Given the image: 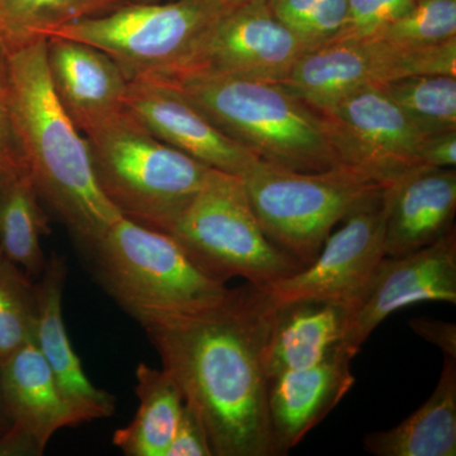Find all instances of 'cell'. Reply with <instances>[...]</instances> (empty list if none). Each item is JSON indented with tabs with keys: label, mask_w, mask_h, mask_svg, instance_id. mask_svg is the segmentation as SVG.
<instances>
[{
	"label": "cell",
	"mask_w": 456,
	"mask_h": 456,
	"mask_svg": "<svg viewBox=\"0 0 456 456\" xmlns=\"http://www.w3.org/2000/svg\"><path fill=\"white\" fill-rule=\"evenodd\" d=\"M2 379L13 426L0 443V456L42 455L57 431L79 426L35 342L3 360Z\"/></svg>",
	"instance_id": "15"
},
{
	"label": "cell",
	"mask_w": 456,
	"mask_h": 456,
	"mask_svg": "<svg viewBox=\"0 0 456 456\" xmlns=\"http://www.w3.org/2000/svg\"><path fill=\"white\" fill-rule=\"evenodd\" d=\"M102 193L126 220L169 233L211 173L127 110L83 134Z\"/></svg>",
	"instance_id": "5"
},
{
	"label": "cell",
	"mask_w": 456,
	"mask_h": 456,
	"mask_svg": "<svg viewBox=\"0 0 456 456\" xmlns=\"http://www.w3.org/2000/svg\"><path fill=\"white\" fill-rule=\"evenodd\" d=\"M35 281L0 251V362L35 338Z\"/></svg>",
	"instance_id": "26"
},
{
	"label": "cell",
	"mask_w": 456,
	"mask_h": 456,
	"mask_svg": "<svg viewBox=\"0 0 456 456\" xmlns=\"http://www.w3.org/2000/svg\"><path fill=\"white\" fill-rule=\"evenodd\" d=\"M383 200L384 254L395 257L415 253L454 227L455 170L419 165L384 187Z\"/></svg>",
	"instance_id": "19"
},
{
	"label": "cell",
	"mask_w": 456,
	"mask_h": 456,
	"mask_svg": "<svg viewBox=\"0 0 456 456\" xmlns=\"http://www.w3.org/2000/svg\"><path fill=\"white\" fill-rule=\"evenodd\" d=\"M316 112L340 163L380 187L422 165L426 134L380 86L355 90Z\"/></svg>",
	"instance_id": "10"
},
{
	"label": "cell",
	"mask_w": 456,
	"mask_h": 456,
	"mask_svg": "<svg viewBox=\"0 0 456 456\" xmlns=\"http://www.w3.org/2000/svg\"><path fill=\"white\" fill-rule=\"evenodd\" d=\"M230 8L224 0L128 3L59 27L47 37L83 42L103 51L127 82H134L175 71L203 33Z\"/></svg>",
	"instance_id": "8"
},
{
	"label": "cell",
	"mask_w": 456,
	"mask_h": 456,
	"mask_svg": "<svg viewBox=\"0 0 456 456\" xmlns=\"http://www.w3.org/2000/svg\"><path fill=\"white\" fill-rule=\"evenodd\" d=\"M422 302L456 303L455 227L421 250L380 260L349 307L342 345L358 354L387 317Z\"/></svg>",
	"instance_id": "13"
},
{
	"label": "cell",
	"mask_w": 456,
	"mask_h": 456,
	"mask_svg": "<svg viewBox=\"0 0 456 456\" xmlns=\"http://www.w3.org/2000/svg\"><path fill=\"white\" fill-rule=\"evenodd\" d=\"M268 314L265 292L248 283L208 310L143 327L202 419L213 455L275 456L263 364Z\"/></svg>",
	"instance_id": "1"
},
{
	"label": "cell",
	"mask_w": 456,
	"mask_h": 456,
	"mask_svg": "<svg viewBox=\"0 0 456 456\" xmlns=\"http://www.w3.org/2000/svg\"><path fill=\"white\" fill-rule=\"evenodd\" d=\"M408 323L412 331L419 338L439 347L444 351L445 356L456 359V326L454 322L428 317H416Z\"/></svg>",
	"instance_id": "32"
},
{
	"label": "cell",
	"mask_w": 456,
	"mask_h": 456,
	"mask_svg": "<svg viewBox=\"0 0 456 456\" xmlns=\"http://www.w3.org/2000/svg\"><path fill=\"white\" fill-rule=\"evenodd\" d=\"M421 164L452 169L456 164V130L428 134L421 149Z\"/></svg>",
	"instance_id": "33"
},
{
	"label": "cell",
	"mask_w": 456,
	"mask_h": 456,
	"mask_svg": "<svg viewBox=\"0 0 456 456\" xmlns=\"http://www.w3.org/2000/svg\"><path fill=\"white\" fill-rule=\"evenodd\" d=\"M84 255L102 288L142 327L208 310L232 290L204 273L170 233L123 217Z\"/></svg>",
	"instance_id": "4"
},
{
	"label": "cell",
	"mask_w": 456,
	"mask_h": 456,
	"mask_svg": "<svg viewBox=\"0 0 456 456\" xmlns=\"http://www.w3.org/2000/svg\"><path fill=\"white\" fill-rule=\"evenodd\" d=\"M66 278L65 257L51 254L40 277L35 281L38 311L33 342L53 371L60 395L77 424L82 425L113 416L116 398L90 382L71 346L62 316Z\"/></svg>",
	"instance_id": "17"
},
{
	"label": "cell",
	"mask_w": 456,
	"mask_h": 456,
	"mask_svg": "<svg viewBox=\"0 0 456 456\" xmlns=\"http://www.w3.org/2000/svg\"><path fill=\"white\" fill-rule=\"evenodd\" d=\"M241 178L265 235L303 266L340 222L383 191L345 165L305 173L259 161Z\"/></svg>",
	"instance_id": "6"
},
{
	"label": "cell",
	"mask_w": 456,
	"mask_h": 456,
	"mask_svg": "<svg viewBox=\"0 0 456 456\" xmlns=\"http://www.w3.org/2000/svg\"><path fill=\"white\" fill-rule=\"evenodd\" d=\"M18 173H26V169L14 136L9 101L7 61L4 49L0 45V178Z\"/></svg>",
	"instance_id": "30"
},
{
	"label": "cell",
	"mask_w": 456,
	"mask_h": 456,
	"mask_svg": "<svg viewBox=\"0 0 456 456\" xmlns=\"http://www.w3.org/2000/svg\"><path fill=\"white\" fill-rule=\"evenodd\" d=\"M356 353L340 345L310 367L294 369L269 382V419L275 456L287 455L331 413L355 382Z\"/></svg>",
	"instance_id": "16"
},
{
	"label": "cell",
	"mask_w": 456,
	"mask_h": 456,
	"mask_svg": "<svg viewBox=\"0 0 456 456\" xmlns=\"http://www.w3.org/2000/svg\"><path fill=\"white\" fill-rule=\"evenodd\" d=\"M170 235L207 274L226 284L244 278L265 287L305 266L270 241L241 176L212 169Z\"/></svg>",
	"instance_id": "7"
},
{
	"label": "cell",
	"mask_w": 456,
	"mask_h": 456,
	"mask_svg": "<svg viewBox=\"0 0 456 456\" xmlns=\"http://www.w3.org/2000/svg\"><path fill=\"white\" fill-rule=\"evenodd\" d=\"M130 0H0V44L47 37L59 27L102 16Z\"/></svg>",
	"instance_id": "24"
},
{
	"label": "cell",
	"mask_w": 456,
	"mask_h": 456,
	"mask_svg": "<svg viewBox=\"0 0 456 456\" xmlns=\"http://www.w3.org/2000/svg\"><path fill=\"white\" fill-rule=\"evenodd\" d=\"M11 416H9L7 404H5L4 392H3L2 362H0V443L7 437L12 430Z\"/></svg>",
	"instance_id": "35"
},
{
	"label": "cell",
	"mask_w": 456,
	"mask_h": 456,
	"mask_svg": "<svg viewBox=\"0 0 456 456\" xmlns=\"http://www.w3.org/2000/svg\"><path fill=\"white\" fill-rule=\"evenodd\" d=\"M347 322L349 305L344 303L326 299L269 302L263 347L269 382L285 371L325 359L344 342Z\"/></svg>",
	"instance_id": "20"
},
{
	"label": "cell",
	"mask_w": 456,
	"mask_h": 456,
	"mask_svg": "<svg viewBox=\"0 0 456 456\" xmlns=\"http://www.w3.org/2000/svg\"><path fill=\"white\" fill-rule=\"evenodd\" d=\"M373 38L404 47L437 46L456 40V0H416L408 13Z\"/></svg>",
	"instance_id": "27"
},
{
	"label": "cell",
	"mask_w": 456,
	"mask_h": 456,
	"mask_svg": "<svg viewBox=\"0 0 456 456\" xmlns=\"http://www.w3.org/2000/svg\"><path fill=\"white\" fill-rule=\"evenodd\" d=\"M152 80L178 90L216 127L263 163L305 173L342 165L316 110L281 84L212 74Z\"/></svg>",
	"instance_id": "3"
},
{
	"label": "cell",
	"mask_w": 456,
	"mask_h": 456,
	"mask_svg": "<svg viewBox=\"0 0 456 456\" xmlns=\"http://www.w3.org/2000/svg\"><path fill=\"white\" fill-rule=\"evenodd\" d=\"M46 57L57 101L82 134L125 110L127 79L103 51L53 36Z\"/></svg>",
	"instance_id": "18"
},
{
	"label": "cell",
	"mask_w": 456,
	"mask_h": 456,
	"mask_svg": "<svg viewBox=\"0 0 456 456\" xmlns=\"http://www.w3.org/2000/svg\"><path fill=\"white\" fill-rule=\"evenodd\" d=\"M380 88L426 136L456 130L454 75H412Z\"/></svg>",
	"instance_id": "25"
},
{
	"label": "cell",
	"mask_w": 456,
	"mask_h": 456,
	"mask_svg": "<svg viewBox=\"0 0 456 456\" xmlns=\"http://www.w3.org/2000/svg\"><path fill=\"white\" fill-rule=\"evenodd\" d=\"M131 3L134 2H159V0H130ZM227 4L236 7V5L244 4V3L250 2V0H224Z\"/></svg>",
	"instance_id": "36"
},
{
	"label": "cell",
	"mask_w": 456,
	"mask_h": 456,
	"mask_svg": "<svg viewBox=\"0 0 456 456\" xmlns=\"http://www.w3.org/2000/svg\"><path fill=\"white\" fill-rule=\"evenodd\" d=\"M415 2L416 0H349L346 22L334 41L374 37L386 27L408 13Z\"/></svg>",
	"instance_id": "28"
},
{
	"label": "cell",
	"mask_w": 456,
	"mask_h": 456,
	"mask_svg": "<svg viewBox=\"0 0 456 456\" xmlns=\"http://www.w3.org/2000/svg\"><path fill=\"white\" fill-rule=\"evenodd\" d=\"M167 456H213L202 419L187 402L183 406Z\"/></svg>",
	"instance_id": "31"
},
{
	"label": "cell",
	"mask_w": 456,
	"mask_h": 456,
	"mask_svg": "<svg viewBox=\"0 0 456 456\" xmlns=\"http://www.w3.org/2000/svg\"><path fill=\"white\" fill-rule=\"evenodd\" d=\"M2 46L23 167L46 211L86 253L121 215L98 187L86 137L57 101L47 69V38Z\"/></svg>",
	"instance_id": "2"
},
{
	"label": "cell",
	"mask_w": 456,
	"mask_h": 456,
	"mask_svg": "<svg viewBox=\"0 0 456 456\" xmlns=\"http://www.w3.org/2000/svg\"><path fill=\"white\" fill-rule=\"evenodd\" d=\"M49 216L28 174L0 178V251L36 281L47 257L41 237L49 235Z\"/></svg>",
	"instance_id": "23"
},
{
	"label": "cell",
	"mask_w": 456,
	"mask_h": 456,
	"mask_svg": "<svg viewBox=\"0 0 456 456\" xmlns=\"http://www.w3.org/2000/svg\"><path fill=\"white\" fill-rule=\"evenodd\" d=\"M386 208L383 191L342 221L327 237L316 259L290 277L260 287L270 303L326 299L355 302L384 254Z\"/></svg>",
	"instance_id": "12"
},
{
	"label": "cell",
	"mask_w": 456,
	"mask_h": 456,
	"mask_svg": "<svg viewBox=\"0 0 456 456\" xmlns=\"http://www.w3.org/2000/svg\"><path fill=\"white\" fill-rule=\"evenodd\" d=\"M349 0H318L316 7L296 32L307 51L316 50L338 37L346 22Z\"/></svg>",
	"instance_id": "29"
},
{
	"label": "cell",
	"mask_w": 456,
	"mask_h": 456,
	"mask_svg": "<svg viewBox=\"0 0 456 456\" xmlns=\"http://www.w3.org/2000/svg\"><path fill=\"white\" fill-rule=\"evenodd\" d=\"M305 53L301 40L272 13L266 0H250L224 12L184 62L159 77L212 74L283 83Z\"/></svg>",
	"instance_id": "11"
},
{
	"label": "cell",
	"mask_w": 456,
	"mask_h": 456,
	"mask_svg": "<svg viewBox=\"0 0 456 456\" xmlns=\"http://www.w3.org/2000/svg\"><path fill=\"white\" fill-rule=\"evenodd\" d=\"M375 456L456 455V359L445 356L436 388L416 412L389 430L364 437Z\"/></svg>",
	"instance_id": "21"
},
{
	"label": "cell",
	"mask_w": 456,
	"mask_h": 456,
	"mask_svg": "<svg viewBox=\"0 0 456 456\" xmlns=\"http://www.w3.org/2000/svg\"><path fill=\"white\" fill-rule=\"evenodd\" d=\"M125 107L156 139L211 169L244 176L260 161L167 84L152 79L128 82Z\"/></svg>",
	"instance_id": "14"
},
{
	"label": "cell",
	"mask_w": 456,
	"mask_h": 456,
	"mask_svg": "<svg viewBox=\"0 0 456 456\" xmlns=\"http://www.w3.org/2000/svg\"><path fill=\"white\" fill-rule=\"evenodd\" d=\"M139 410L134 419L113 435V444L126 456H167L175 434L184 395L165 369L140 362L136 368Z\"/></svg>",
	"instance_id": "22"
},
{
	"label": "cell",
	"mask_w": 456,
	"mask_h": 456,
	"mask_svg": "<svg viewBox=\"0 0 456 456\" xmlns=\"http://www.w3.org/2000/svg\"><path fill=\"white\" fill-rule=\"evenodd\" d=\"M272 13L296 35L318 0H266Z\"/></svg>",
	"instance_id": "34"
},
{
	"label": "cell",
	"mask_w": 456,
	"mask_h": 456,
	"mask_svg": "<svg viewBox=\"0 0 456 456\" xmlns=\"http://www.w3.org/2000/svg\"><path fill=\"white\" fill-rule=\"evenodd\" d=\"M436 74L456 77V40L404 47L371 37L330 42L307 51L279 84L318 110L358 89L412 75Z\"/></svg>",
	"instance_id": "9"
}]
</instances>
